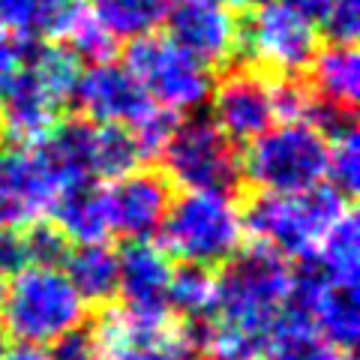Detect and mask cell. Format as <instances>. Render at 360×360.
I'll return each instance as SVG.
<instances>
[{
	"label": "cell",
	"instance_id": "cell-27",
	"mask_svg": "<svg viewBox=\"0 0 360 360\" xmlns=\"http://www.w3.org/2000/svg\"><path fill=\"white\" fill-rule=\"evenodd\" d=\"M25 246H27V267H60L70 255L72 243L66 234L49 219H39L25 229Z\"/></svg>",
	"mask_w": 360,
	"mask_h": 360
},
{
	"label": "cell",
	"instance_id": "cell-13",
	"mask_svg": "<svg viewBox=\"0 0 360 360\" xmlns=\"http://www.w3.org/2000/svg\"><path fill=\"white\" fill-rule=\"evenodd\" d=\"M58 198L60 186L30 144L0 150V229H27L51 217Z\"/></svg>",
	"mask_w": 360,
	"mask_h": 360
},
{
	"label": "cell",
	"instance_id": "cell-29",
	"mask_svg": "<svg viewBox=\"0 0 360 360\" xmlns=\"http://www.w3.org/2000/svg\"><path fill=\"white\" fill-rule=\"evenodd\" d=\"M321 27L333 45H354L360 33V0H333Z\"/></svg>",
	"mask_w": 360,
	"mask_h": 360
},
{
	"label": "cell",
	"instance_id": "cell-5",
	"mask_svg": "<svg viewBox=\"0 0 360 360\" xmlns=\"http://www.w3.org/2000/svg\"><path fill=\"white\" fill-rule=\"evenodd\" d=\"M240 174L258 193H307L328 180V139L307 120L270 127L240 156Z\"/></svg>",
	"mask_w": 360,
	"mask_h": 360
},
{
	"label": "cell",
	"instance_id": "cell-19",
	"mask_svg": "<svg viewBox=\"0 0 360 360\" xmlns=\"http://www.w3.org/2000/svg\"><path fill=\"white\" fill-rule=\"evenodd\" d=\"M54 225L66 234V240L75 243H99L108 240V213H105V195L103 186L78 184L60 193V198L51 207Z\"/></svg>",
	"mask_w": 360,
	"mask_h": 360
},
{
	"label": "cell",
	"instance_id": "cell-8",
	"mask_svg": "<svg viewBox=\"0 0 360 360\" xmlns=\"http://www.w3.org/2000/svg\"><path fill=\"white\" fill-rule=\"evenodd\" d=\"M240 54L270 78H300L319 54V30L283 0H270L240 21Z\"/></svg>",
	"mask_w": 360,
	"mask_h": 360
},
{
	"label": "cell",
	"instance_id": "cell-7",
	"mask_svg": "<svg viewBox=\"0 0 360 360\" xmlns=\"http://www.w3.org/2000/svg\"><path fill=\"white\" fill-rule=\"evenodd\" d=\"M127 70L139 78L156 105L168 111H193L210 99L213 72L193 54H186L172 37L148 33L129 42L127 49Z\"/></svg>",
	"mask_w": 360,
	"mask_h": 360
},
{
	"label": "cell",
	"instance_id": "cell-32",
	"mask_svg": "<svg viewBox=\"0 0 360 360\" xmlns=\"http://www.w3.org/2000/svg\"><path fill=\"white\" fill-rule=\"evenodd\" d=\"M283 4L288 9H295L297 15H303L307 21H312V25H321L324 15L330 13L333 0H283Z\"/></svg>",
	"mask_w": 360,
	"mask_h": 360
},
{
	"label": "cell",
	"instance_id": "cell-6",
	"mask_svg": "<svg viewBox=\"0 0 360 360\" xmlns=\"http://www.w3.org/2000/svg\"><path fill=\"white\" fill-rule=\"evenodd\" d=\"M162 177L184 193L234 195L240 186V153L213 120H180L160 153Z\"/></svg>",
	"mask_w": 360,
	"mask_h": 360
},
{
	"label": "cell",
	"instance_id": "cell-34",
	"mask_svg": "<svg viewBox=\"0 0 360 360\" xmlns=\"http://www.w3.org/2000/svg\"><path fill=\"white\" fill-rule=\"evenodd\" d=\"M0 360H51L49 352L39 345H25V342H15L13 348H4V357Z\"/></svg>",
	"mask_w": 360,
	"mask_h": 360
},
{
	"label": "cell",
	"instance_id": "cell-37",
	"mask_svg": "<svg viewBox=\"0 0 360 360\" xmlns=\"http://www.w3.org/2000/svg\"><path fill=\"white\" fill-rule=\"evenodd\" d=\"M180 360H193V354H186V357H180Z\"/></svg>",
	"mask_w": 360,
	"mask_h": 360
},
{
	"label": "cell",
	"instance_id": "cell-24",
	"mask_svg": "<svg viewBox=\"0 0 360 360\" xmlns=\"http://www.w3.org/2000/svg\"><path fill=\"white\" fill-rule=\"evenodd\" d=\"M21 63L49 90V96L54 103H60V105L72 103V90L78 84V75H82V60L63 42H45V45L25 49Z\"/></svg>",
	"mask_w": 360,
	"mask_h": 360
},
{
	"label": "cell",
	"instance_id": "cell-10",
	"mask_svg": "<svg viewBox=\"0 0 360 360\" xmlns=\"http://www.w3.org/2000/svg\"><path fill=\"white\" fill-rule=\"evenodd\" d=\"M165 18L172 39L207 70H229L240 58V21L222 0H180Z\"/></svg>",
	"mask_w": 360,
	"mask_h": 360
},
{
	"label": "cell",
	"instance_id": "cell-35",
	"mask_svg": "<svg viewBox=\"0 0 360 360\" xmlns=\"http://www.w3.org/2000/svg\"><path fill=\"white\" fill-rule=\"evenodd\" d=\"M229 9H258V6H264L270 4V0H222Z\"/></svg>",
	"mask_w": 360,
	"mask_h": 360
},
{
	"label": "cell",
	"instance_id": "cell-16",
	"mask_svg": "<svg viewBox=\"0 0 360 360\" xmlns=\"http://www.w3.org/2000/svg\"><path fill=\"white\" fill-rule=\"evenodd\" d=\"M87 0H0V33L21 45L63 39Z\"/></svg>",
	"mask_w": 360,
	"mask_h": 360
},
{
	"label": "cell",
	"instance_id": "cell-9",
	"mask_svg": "<svg viewBox=\"0 0 360 360\" xmlns=\"http://www.w3.org/2000/svg\"><path fill=\"white\" fill-rule=\"evenodd\" d=\"M213 123L231 144H250L276 123L274 78L252 66H229L210 90Z\"/></svg>",
	"mask_w": 360,
	"mask_h": 360
},
{
	"label": "cell",
	"instance_id": "cell-33",
	"mask_svg": "<svg viewBox=\"0 0 360 360\" xmlns=\"http://www.w3.org/2000/svg\"><path fill=\"white\" fill-rule=\"evenodd\" d=\"M21 54H25L21 42H15V39H9V37L0 33V78L9 75L21 63Z\"/></svg>",
	"mask_w": 360,
	"mask_h": 360
},
{
	"label": "cell",
	"instance_id": "cell-1",
	"mask_svg": "<svg viewBox=\"0 0 360 360\" xmlns=\"http://www.w3.org/2000/svg\"><path fill=\"white\" fill-rule=\"evenodd\" d=\"M291 295V264L264 243L240 246L217 274V307L210 321L186 330L205 360H258V352L283 319Z\"/></svg>",
	"mask_w": 360,
	"mask_h": 360
},
{
	"label": "cell",
	"instance_id": "cell-39",
	"mask_svg": "<svg viewBox=\"0 0 360 360\" xmlns=\"http://www.w3.org/2000/svg\"><path fill=\"white\" fill-rule=\"evenodd\" d=\"M345 360H354V357H345Z\"/></svg>",
	"mask_w": 360,
	"mask_h": 360
},
{
	"label": "cell",
	"instance_id": "cell-38",
	"mask_svg": "<svg viewBox=\"0 0 360 360\" xmlns=\"http://www.w3.org/2000/svg\"><path fill=\"white\" fill-rule=\"evenodd\" d=\"M0 357H4V345H0Z\"/></svg>",
	"mask_w": 360,
	"mask_h": 360
},
{
	"label": "cell",
	"instance_id": "cell-17",
	"mask_svg": "<svg viewBox=\"0 0 360 360\" xmlns=\"http://www.w3.org/2000/svg\"><path fill=\"white\" fill-rule=\"evenodd\" d=\"M309 94L319 103H328L340 111L354 115L360 96V60L354 45H328L319 49L315 60L309 63Z\"/></svg>",
	"mask_w": 360,
	"mask_h": 360
},
{
	"label": "cell",
	"instance_id": "cell-36",
	"mask_svg": "<svg viewBox=\"0 0 360 360\" xmlns=\"http://www.w3.org/2000/svg\"><path fill=\"white\" fill-rule=\"evenodd\" d=\"M4 297H6V274L0 270V309H4Z\"/></svg>",
	"mask_w": 360,
	"mask_h": 360
},
{
	"label": "cell",
	"instance_id": "cell-23",
	"mask_svg": "<svg viewBox=\"0 0 360 360\" xmlns=\"http://www.w3.org/2000/svg\"><path fill=\"white\" fill-rule=\"evenodd\" d=\"M217 307V270L180 264L174 267L168 288V309L177 315V324H205Z\"/></svg>",
	"mask_w": 360,
	"mask_h": 360
},
{
	"label": "cell",
	"instance_id": "cell-28",
	"mask_svg": "<svg viewBox=\"0 0 360 360\" xmlns=\"http://www.w3.org/2000/svg\"><path fill=\"white\" fill-rule=\"evenodd\" d=\"M180 117L174 115V111H168L162 105H153L148 115H141L139 120L129 127L135 144H139V153H141V162L148 160H156V156L162 153L165 141L172 139V132L177 129Z\"/></svg>",
	"mask_w": 360,
	"mask_h": 360
},
{
	"label": "cell",
	"instance_id": "cell-12",
	"mask_svg": "<svg viewBox=\"0 0 360 360\" xmlns=\"http://www.w3.org/2000/svg\"><path fill=\"white\" fill-rule=\"evenodd\" d=\"M108 231L120 234L123 240H153L160 234L162 219L172 207V184L162 172L153 168H135V172L111 180L103 189Z\"/></svg>",
	"mask_w": 360,
	"mask_h": 360
},
{
	"label": "cell",
	"instance_id": "cell-15",
	"mask_svg": "<svg viewBox=\"0 0 360 360\" xmlns=\"http://www.w3.org/2000/svg\"><path fill=\"white\" fill-rule=\"evenodd\" d=\"M60 108L25 63L0 78V135H6L15 148L45 139L60 123Z\"/></svg>",
	"mask_w": 360,
	"mask_h": 360
},
{
	"label": "cell",
	"instance_id": "cell-14",
	"mask_svg": "<svg viewBox=\"0 0 360 360\" xmlns=\"http://www.w3.org/2000/svg\"><path fill=\"white\" fill-rule=\"evenodd\" d=\"M72 103L90 123H115V127H132L156 105L144 94L139 78L127 66H117L111 60L90 63V70L78 75Z\"/></svg>",
	"mask_w": 360,
	"mask_h": 360
},
{
	"label": "cell",
	"instance_id": "cell-4",
	"mask_svg": "<svg viewBox=\"0 0 360 360\" xmlns=\"http://www.w3.org/2000/svg\"><path fill=\"white\" fill-rule=\"evenodd\" d=\"M162 250L184 264L217 270L240 252L246 229L234 195L184 193L162 219Z\"/></svg>",
	"mask_w": 360,
	"mask_h": 360
},
{
	"label": "cell",
	"instance_id": "cell-22",
	"mask_svg": "<svg viewBox=\"0 0 360 360\" xmlns=\"http://www.w3.org/2000/svg\"><path fill=\"white\" fill-rule=\"evenodd\" d=\"M315 264L321 267L324 279L330 285L342 288H357L360 276V231H357V217L352 210H345L340 219L333 222V229L324 234L319 250H315Z\"/></svg>",
	"mask_w": 360,
	"mask_h": 360
},
{
	"label": "cell",
	"instance_id": "cell-11",
	"mask_svg": "<svg viewBox=\"0 0 360 360\" xmlns=\"http://www.w3.org/2000/svg\"><path fill=\"white\" fill-rule=\"evenodd\" d=\"M117 262L120 307L141 321L172 324L174 315L168 309V288H172L174 276L172 255L153 240H129L117 252Z\"/></svg>",
	"mask_w": 360,
	"mask_h": 360
},
{
	"label": "cell",
	"instance_id": "cell-25",
	"mask_svg": "<svg viewBox=\"0 0 360 360\" xmlns=\"http://www.w3.org/2000/svg\"><path fill=\"white\" fill-rule=\"evenodd\" d=\"M90 168H94V177H108V180H117L123 174L135 172V168H141V153H139V144H135L129 127L96 123Z\"/></svg>",
	"mask_w": 360,
	"mask_h": 360
},
{
	"label": "cell",
	"instance_id": "cell-30",
	"mask_svg": "<svg viewBox=\"0 0 360 360\" xmlns=\"http://www.w3.org/2000/svg\"><path fill=\"white\" fill-rule=\"evenodd\" d=\"M51 360H105L103 348H99L94 330H75L70 336H63V340L54 342V348L49 352Z\"/></svg>",
	"mask_w": 360,
	"mask_h": 360
},
{
	"label": "cell",
	"instance_id": "cell-21",
	"mask_svg": "<svg viewBox=\"0 0 360 360\" xmlns=\"http://www.w3.org/2000/svg\"><path fill=\"white\" fill-rule=\"evenodd\" d=\"M174 4L180 0H90L87 9L115 42H132L160 27Z\"/></svg>",
	"mask_w": 360,
	"mask_h": 360
},
{
	"label": "cell",
	"instance_id": "cell-2",
	"mask_svg": "<svg viewBox=\"0 0 360 360\" xmlns=\"http://www.w3.org/2000/svg\"><path fill=\"white\" fill-rule=\"evenodd\" d=\"M90 307L75 291L60 267H21L6 283L0 324L6 336L25 345H54L63 336L82 330Z\"/></svg>",
	"mask_w": 360,
	"mask_h": 360
},
{
	"label": "cell",
	"instance_id": "cell-26",
	"mask_svg": "<svg viewBox=\"0 0 360 360\" xmlns=\"http://www.w3.org/2000/svg\"><path fill=\"white\" fill-rule=\"evenodd\" d=\"M328 177L336 193L352 198L360 186V139L357 129L348 127L328 139Z\"/></svg>",
	"mask_w": 360,
	"mask_h": 360
},
{
	"label": "cell",
	"instance_id": "cell-18",
	"mask_svg": "<svg viewBox=\"0 0 360 360\" xmlns=\"http://www.w3.org/2000/svg\"><path fill=\"white\" fill-rule=\"evenodd\" d=\"M66 270L75 291L84 297L87 307H108L117 297V276L120 262L117 250L105 240L99 243H75L66 255Z\"/></svg>",
	"mask_w": 360,
	"mask_h": 360
},
{
	"label": "cell",
	"instance_id": "cell-20",
	"mask_svg": "<svg viewBox=\"0 0 360 360\" xmlns=\"http://www.w3.org/2000/svg\"><path fill=\"white\" fill-rule=\"evenodd\" d=\"M258 360H345L340 348H333L312 328L309 319L295 312H283L258 352Z\"/></svg>",
	"mask_w": 360,
	"mask_h": 360
},
{
	"label": "cell",
	"instance_id": "cell-31",
	"mask_svg": "<svg viewBox=\"0 0 360 360\" xmlns=\"http://www.w3.org/2000/svg\"><path fill=\"white\" fill-rule=\"evenodd\" d=\"M21 267H27L25 229H0V270L18 274Z\"/></svg>",
	"mask_w": 360,
	"mask_h": 360
},
{
	"label": "cell",
	"instance_id": "cell-3",
	"mask_svg": "<svg viewBox=\"0 0 360 360\" xmlns=\"http://www.w3.org/2000/svg\"><path fill=\"white\" fill-rule=\"evenodd\" d=\"M348 210V198L333 186L321 184L295 195L258 193L246 201L243 229L255 243L276 250L283 258H309L319 250L321 238L333 229V222Z\"/></svg>",
	"mask_w": 360,
	"mask_h": 360
}]
</instances>
